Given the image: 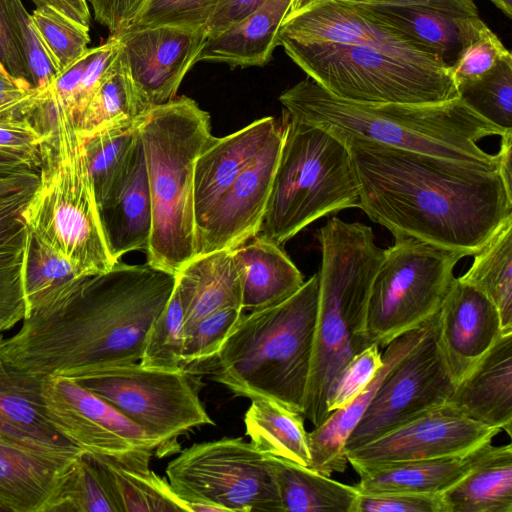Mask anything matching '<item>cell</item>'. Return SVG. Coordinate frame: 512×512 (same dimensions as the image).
Segmentation results:
<instances>
[{
	"instance_id": "obj_36",
	"label": "cell",
	"mask_w": 512,
	"mask_h": 512,
	"mask_svg": "<svg viewBox=\"0 0 512 512\" xmlns=\"http://www.w3.org/2000/svg\"><path fill=\"white\" fill-rule=\"evenodd\" d=\"M146 111L117 53L75 124L80 135L86 138L133 122Z\"/></svg>"
},
{
	"instance_id": "obj_34",
	"label": "cell",
	"mask_w": 512,
	"mask_h": 512,
	"mask_svg": "<svg viewBox=\"0 0 512 512\" xmlns=\"http://www.w3.org/2000/svg\"><path fill=\"white\" fill-rule=\"evenodd\" d=\"M47 512H123L112 474L98 455L82 452L74 460Z\"/></svg>"
},
{
	"instance_id": "obj_14",
	"label": "cell",
	"mask_w": 512,
	"mask_h": 512,
	"mask_svg": "<svg viewBox=\"0 0 512 512\" xmlns=\"http://www.w3.org/2000/svg\"><path fill=\"white\" fill-rule=\"evenodd\" d=\"M41 397L53 427L83 452L118 456L157 449L140 427L74 379L42 380Z\"/></svg>"
},
{
	"instance_id": "obj_62",
	"label": "cell",
	"mask_w": 512,
	"mask_h": 512,
	"mask_svg": "<svg viewBox=\"0 0 512 512\" xmlns=\"http://www.w3.org/2000/svg\"><path fill=\"white\" fill-rule=\"evenodd\" d=\"M292 1V0H291Z\"/></svg>"
},
{
	"instance_id": "obj_56",
	"label": "cell",
	"mask_w": 512,
	"mask_h": 512,
	"mask_svg": "<svg viewBox=\"0 0 512 512\" xmlns=\"http://www.w3.org/2000/svg\"><path fill=\"white\" fill-rule=\"evenodd\" d=\"M499 157V172L506 184L512 188L511 183V157H512V130L505 131L501 136Z\"/></svg>"
},
{
	"instance_id": "obj_13",
	"label": "cell",
	"mask_w": 512,
	"mask_h": 512,
	"mask_svg": "<svg viewBox=\"0 0 512 512\" xmlns=\"http://www.w3.org/2000/svg\"><path fill=\"white\" fill-rule=\"evenodd\" d=\"M455 382L438 340V313L421 340L386 374L345 443V453L448 401Z\"/></svg>"
},
{
	"instance_id": "obj_15",
	"label": "cell",
	"mask_w": 512,
	"mask_h": 512,
	"mask_svg": "<svg viewBox=\"0 0 512 512\" xmlns=\"http://www.w3.org/2000/svg\"><path fill=\"white\" fill-rule=\"evenodd\" d=\"M501 430L478 423L446 402L346 452L356 472L457 454L492 440Z\"/></svg>"
},
{
	"instance_id": "obj_29",
	"label": "cell",
	"mask_w": 512,
	"mask_h": 512,
	"mask_svg": "<svg viewBox=\"0 0 512 512\" xmlns=\"http://www.w3.org/2000/svg\"><path fill=\"white\" fill-rule=\"evenodd\" d=\"M177 274L190 289L184 335L200 319L216 310L229 306L242 307L241 279L232 251L197 255Z\"/></svg>"
},
{
	"instance_id": "obj_28",
	"label": "cell",
	"mask_w": 512,
	"mask_h": 512,
	"mask_svg": "<svg viewBox=\"0 0 512 512\" xmlns=\"http://www.w3.org/2000/svg\"><path fill=\"white\" fill-rule=\"evenodd\" d=\"M290 7L291 0H266L241 21L207 38L198 60L242 68L264 66L279 46V30Z\"/></svg>"
},
{
	"instance_id": "obj_21",
	"label": "cell",
	"mask_w": 512,
	"mask_h": 512,
	"mask_svg": "<svg viewBox=\"0 0 512 512\" xmlns=\"http://www.w3.org/2000/svg\"><path fill=\"white\" fill-rule=\"evenodd\" d=\"M41 383L0 355V436L37 452L76 458L83 451L64 438L45 414Z\"/></svg>"
},
{
	"instance_id": "obj_25",
	"label": "cell",
	"mask_w": 512,
	"mask_h": 512,
	"mask_svg": "<svg viewBox=\"0 0 512 512\" xmlns=\"http://www.w3.org/2000/svg\"><path fill=\"white\" fill-rule=\"evenodd\" d=\"M436 314L421 326L392 340L382 353L381 368L365 390L344 408L333 411L321 425L308 433L311 457L308 468L327 476L346 470L348 461L344 446L347 438L363 416L386 374L427 333Z\"/></svg>"
},
{
	"instance_id": "obj_6",
	"label": "cell",
	"mask_w": 512,
	"mask_h": 512,
	"mask_svg": "<svg viewBox=\"0 0 512 512\" xmlns=\"http://www.w3.org/2000/svg\"><path fill=\"white\" fill-rule=\"evenodd\" d=\"M318 274L286 300L244 314L205 366L234 395L268 398L302 414L312 357Z\"/></svg>"
},
{
	"instance_id": "obj_16",
	"label": "cell",
	"mask_w": 512,
	"mask_h": 512,
	"mask_svg": "<svg viewBox=\"0 0 512 512\" xmlns=\"http://www.w3.org/2000/svg\"><path fill=\"white\" fill-rule=\"evenodd\" d=\"M118 57L143 106L148 110L176 97L188 71L199 62L205 29L149 27L115 34Z\"/></svg>"
},
{
	"instance_id": "obj_47",
	"label": "cell",
	"mask_w": 512,
	"mask_h": 512,
	"mask_svg": "<svg viewBox=\"0 0 512 512\" xmlns=\"http://www.w3.org/2000/svg\"><path fill=\"white\" fill-rule=\"evenodd\" d=\"M510 53L499 37L488 28L478 40L465 49L457 63L450 69L456 86L487 74Z\"/></svg>"
},
{
	"instance_id": "obj_30",
	"label": "cell",
	"mask_w": 512,
	"mask_h": 512,
	"mask_svg": "<svg viewBox=\"0 0 512 512\" xmlns=\"http://www.w3.org/2000/svg\"><path fill=\"white\" fill-rule=\"evenodd\" d=\"M267 459L283 512H353L359 495L354 485L276 457Z\"/></svg>"
},
{
	"instance_id": "obj_23",
	"label": "cell",
	"mask_w": 512,
	"mask_h": 512,
	"mask_svg": "<svg viewBox=\"0 0 512 512\" xmlns=\"http://www.w3.org/2000/svg\"><path fill=\"white\" fill-rule=\"evenodd\" d=\"M76 458L37 452L0 436V511L47 512Z\"/></svg>"
},
{
	"instance_id": "obj_9",
	"label": "cell",
	"mask_w": 512,
	"mask_h": 512,
	"mask_svg": "<svg viewBox=\"0 0 512 512\" xmlns=\"http://www.w3.org/2000/svg\"><path fill=\"white\" fill-rule=\"evenodd\" d=\"M280 46L308 78L346 101L433 104L459 98L450 70L435 57L330 42Z\"/></svg>"
},
{
	"instance_id": "obj_22",
	"label": "cell",
	"mask_w": 512,
	"mask_h": 512,
	"mask_svg": "<svg viewBox=\"0 0 512 512\" xmlns=\"http://www.w3.org/2000/svg\"><path fill=\"white\" fill-rule=\"evenodd\" d=\"M278 127L275 118L264 117L230 135L214 136L208 142L197 157L194 168L196 227Z\"/></svg>"
},
{
	"instance_id": "obj_4",
	"label": "cell",
	"mask_w": 512,
	"mask_h": 512,
	"mask_svg": "<svg viewBox=\"0 0 512 512\" xmlns=\"http://www.w3.org/2000/svg\"><path fill=\"white\" fill-rule=\"evenodd\" d=\"M321 246L317 319L302 415L315 427L330 415L329 391L344 366L367 348V307L384 257L371 227L329 219L318 231Z\"/></svg>"
},
{
	"instance_id": "obj_41",
	"label": "cell",
	"mask_w": 512,
	"mask_h": 512,
	"mask_svg": "<svg viewBox=\"0 0 512 512\" xmlns=\"http://www.w3.org/2000/svg\"><path fill=\"white\" fill-rule=\"evenodd\" d=\"M31 19L59 73L88 49L89 26L73 20L56 8H36Z\"/></svg>"
},
{
	"instance_id": "obj_48",
	"label": "cell",
	"mask_w": 512,
	"mask_h": 512,
	"mask_svg": "<svg viewBox=\"0 0 512 512\" xmlns=\"http://www.w3.org/2000/svg\"><path fill=\"white\" fill-rule=\"evenodd\" d=\"M353 512H446V506L441 494L359 493Z\"/></svg>"
},
{
	"instance_id": "obj_37",
	"label": "cell",
	"mask_w": 512,
	"mask_h": 512,
	"mask_svg": "<svg viewBox=\"0 0 512 512\" xmlns=\"http://www.w3.org/2000/svg\"><path fill=\"white\" fill-rule=\"evenodd\" d=\"M84 278L67 259L43 244L28 229L24 267L28 314L53 302Z\"/></svg>"
},
{
	"instance_id": "obj_5",
	"label": "cell",
	"mask_w": 512,
	"mask_h": 512,
	"mask_svg": "<svg viewBox=\"0 0 512 512\" xmlns=\"http://www.w3.org/2000/svg\"><path fill=\"white\" fill-rule=\"evenodd\" d=\"M47 92L40 109L45 139L39 181L22 216L29 231L82 277L94 276L117 262L104 236L84 138L69 110Z\"/></svg>"
},
{
	"instance_id": "obj_50",
	"label": "cell",
	"mask_w": 512,
	"mask_h": 512,
	"mask_svg": "<svg viewBox=\"0 0 512 512\" xmlns=\"http://www.w3.org/2000/svg\"><path fill=\"white\" fill-rule=\"evenodd\" d=\"M45 133L40 131L31 120L0 123V150L19 154L39 168L40 148Z\"/></svg>"
},
{
	"instance_id": "obj_8",
	"label": "cell",
	"mask_w": 512,
	"mask_h": 512,
	"mask_svg": "<svg viewBox=\"0 0 512 512\" xmlns=\"http://www.w3.org/2000/svg\"><path fill=\"white\" fill-rule=\"evenodd\" d=\"M283 143L258 233L282 245L309 224L359 206V185L344 142L286 117Z\"/></svg>"
},
{
	"instance_id": "obj_7",
	"label": "cell",
	"mask_w": 512,
	"mask_h": 512,
	"mask_svg": "<svg viewBox=\"0 0 512 512\" xmlns=\"http://www.w3.org/2000/svg\"><path fill=\"white\" fill-rule=\"evenodd\" d=\"M152 202L149 265L177 273L196 256L194 168L214 137L208 112L186 96L148 109L139 125Z\"/></svg>"
},
{
	"instance_id": "obj_33",
	"label": "cell",
	"mask_w": 512,
	"mask_h": 512,
	"mask_svg": "<svg viewBox=\"0 0 512 512\" xmlns=\"http://www.w3.org/2000/svg\"><path fill=\"white\" fill-rule=\"evenodd\" d=\"M153 451L140 449L118 456L98 455L110 470L123 512L190 511L169 481L150 469Z\"/></svg>"
},
{
	"instance_id": "obj_20",
	"label": "cell",
	"mask_w": 512,
	"mask_h": 512,
	"mask_svg": "<svg viewBox=\"0 0 512 512\" xmlns=\"http://www.w3.org/2000/svg\"><path fill=\"white\" fill-rule=\"evenodd\" d=\"M109 252L115 262L124 254L149 247L152 202L140 135L105 199L98 205Z\"/></svg>"
},
{
	"instance_id": "obj_55",
	"label": "cell",
	"mask_w": 512,
	"mask_h": 512,
	"mask_svg": "<svg viewBox=\"0 0 512 512\" xmlns=\"http://www.w3.org/2000/svg\"><path fill=\"white\" fill-rule=\"evenodd\" d=\"M36 8L51 6L73 20L89 26L91 16L86 0H32Z\"/></svg>"
},
{
	"instance_id": "obj_53",
	"label": "cell",
	"mask_w": 512,
	"mask_h": 512,
	"mask_svg": "<svg viewBox=\"0 0 512 512\" xmlns=\"http://www.w3.org/2000/svg\"><path fill=\"white\" fill-rule=\"evenodd\" d=\"M95 20L106 27L110 35L123 31L144 0H90Z\"/></svg>"
},
{
	"instance_id": "obj_39",
	"label": "cell",
	"mask_w": 512,
	"mask_h": 512,
	"mask_svg": "<svg viewBox=\"0 0 512 512\" xmlns=\"http://www.w3.org/2000/svg\"><path fill=\"white\" fill-rule=\"evenodd\" d=\"M187 300L175 282L173 292L147 333L139 363L148 368L180 370L183 367L184 318Z\"/></svg>"
},
{
	"instance_id": "obj_61",
	"label": "cell",
	"mask_w": 512,
	"mask_h": 512,
	"mask_svg": "<svg viewBox=\"0 0 512 512\" xmlns=\"http://www.w3.org/2000/svg\"><path fill=\"white\" fill-rule=\"evenodd\" d=\"M0 69L6 71L5 68L3 67V65L1 64V62H0Z\"/></svg>"
},
{
	"instance_id": "obj_38",
	"label": "cell",
	"mask_w": 512,
	"mask_h": 512,
	"mask_svg": "<svg viewBox=\"0 0 512 512\" xmlns=\"http://www.w3.org/2000/svg\"><path fill=\"white\" fill-rule=\"evenodd\" d=\"M143 115L133 122L110 127L84 138L87 164L98 205L105 199L121 172L139 136Z\"/></svg>"
},
{
	"instance_id": "obj_46",
	"label": "cell",
	"mask_w": 512,
	"mask_h": 512,
	"mask_svg": "<svg viewBox=\"0 0 512 512\" xmlns=\"http://www.w3.org/2000/svg\"><path fill=\"white\" fill-rule=\"evenodd\" d=\"M382 364V353L376 344H371L356 354L340 371L329 391L327 397L329 413L344 408L362 393Z\"/></svg>"
},
{
	"instance_id": "obj_32",
	"label": "cell",
	"mask_w": 512,
	"mask_h": 512,
	"mask_svg": "<svg viewBox=\"0 0 512 512\" xmlns=\"http://www.w3.org/2000/svg\"><path fill=\"white\" fill-rule=\"evenodd\" d=\"M244 422L250 442L264 455L309 467V438L300 412L272 399L256 398Z\"/></svg>"
},
{
	"instance_id": "obj_57",
	"label": "cell",
	"mask_w": 512,
	"mask_h": 512,
	"mask_svg": "<svg viewBox=\"0 0 512 512\" xmlns=\"http://www.w3.org/2000/svg\"><path fill=\"white\" fill-rule=\"evenodd\" d=\"M325 1H339V2H345V3H351V4H357V5H410V4H420L424 3L427 0H292L291 1V7L290 12L297 10L301 7L315 4L319 2H325ZM289 12V13H290Z\"/></svg>"
},
{
	"instance_id": "obj_1",
	"label": "cell",
	"mask_w": 512,
	"mask_h": 512,
	"mask_svg": "<svg viewBox=\"0 0 512 512\" xmlns=\"http://www.w3.org/2000/svg\"><path fill=\"white\" fill-rule=\"evenodd\" d=\"M335 136L351 156L359 185L358 208L394 238L410 237L472 256L512 218V188L499 165Z\"/></svg>"
},
{
	"instance_id": "obj_26",
	"label": "cell",
	"mask_w": 512,
	"mask_h": 512,
	"mask_svg": "<svg viewBox=\"0 0 512 512\" xmlns=\"http://www.w3.org/2000/svg\"><path fill=\"white\" fill-rule=\"evenodd\" d=\"M494 448L492 440H489L457 454L361 470L357 472L360 480L354 486L361 494H442L485 459Z\"/></svg>"
},
{
	"instance_id": "obj_10",
	"label": "cell",
	"mask_w": 512,
	"mask_h": 512,
	"mask_svg": "<svg viewBox=\"0 0 512 512\" xmlns=\"http://www.w3.org/2000/svg\"><path fill=\"white\" fill-rule=\"evenodd\" d=\"M463 257L414 238H395L394 245L384 250L371 286L366 318L369 342L386 347L432 318Z\"/></svg>"
},
{
	"instance_id": "obj_54",
	"label": "cell",
	"mask_w": 512,
	"mask_h": 512,
	"mask_svg": "<svg viewBox=\"0 0 512 512\" xmlns=\"http://www.w3.org/2000/svg\"><path fill=\"white\" fill-rule=\"evenodd\" d=\"M265 2L266 0H217L214 12L205 28L207 38L219 35Z\"/></svg>"
},
{
	"instance_id": "obj_51",
	"label": "cell",
	"mask_w": 512,
	"mask_h": 512,
	"mask_svg": "<svg viewBox=\"0 0 512 512\" xmlns=\"http://www.w3.org/2000/svg\"><path fill=\"white\" fill-rule=\"evenodd\" d=\"M0 62L13 78L31 84L29 71L8 15L6 0H0Z\"/></svg>"
},
{
	"instance_id": "obj_60",
	"label": "cell",
	"mask_w": 512,
	"mask_h": 512,
	"mask_svg": "<svg viewBox=\"0 0 512 512\" xmlns=\"http://www.w3.org/2000/svg\"><path fill=\"white\" fill-rule=\"evenodd\" d=\"M2 334H3V333H2V332H0V343H1V342H2V340L4 339V337H3V335H2Z\"/></svg>"
},
{
	"instance_id": "obj_31",
	"label": "cell",
	"mask_w": 512,
	"mask_h": 512,
	"mask_svg": "<svg viewBox=\"0 0 512 512\" xmlns=\"http://www.w3.org/2000/svg\"><path fill=\"white\" fill-rule=\"evenodd\" d=\"M446 512H512V445L494 450L442 494Z\"/></svg>"
},
{
	"instance_id": "obj_35",
	"label": "cell",
	"mask_w": 512,
	"mask_h": 512,
	"mask_svg": "<svg viewBox=\"0 0 512 512\" xmlns=\"http://www.w3.org/2000/svg\"><path fill=\"white\" fill-rule=\"evenodd\" d=\"M459 278L482 291L498 309L503 333L512 332V218L473 255Z\"/></svg>"
},
{
	"instance_id": "obj_58",
	"label": "cell",
	"mask_w": 512,
	"mask_h": 512,
	"mask_svg": "<svg viewBox=\"0 0 512 512\" xmlns=\"http://www.w3.org/2000/svg\"><path fill=\"white\" fill-rule=\"evenodd\" d=\"M508 18L512 17V0H489Z\"/></svg>"
},
{
	"instance_id": "obj_12",
	"label": "cell",
	"mask_w": 512,
	"mask_h": 512,
	"mask_svg": "<svg viewBox=\"0 0 512 512\" xmlns=\"http://www.w3.org/2000/svg\"><path fill=\"white\" fill-rule=\"evenodd\" d=\"M166 475L188 503L220 512H283L267 456L242 438L195 443L169 462Z\"/></svg>"
},
{
	"instance_id": "obj_24",
	"label": "cell",
	"mask_w": 512,
	"mask_h": 512,
	"mask_svg": "<svg viewBox=\"0 0 512 512\" xmlns=\"http://www.w3.org/2000/svg\"><path fill=\"white\" fill-rule=\"evenodd\" d=\"M470 419L512 432V332L502 334L448 401Z\"/></svg>"
},
{
	"instance_id": "obj_59",
	"label": "cell",
	"mask_w": 512,
	"mask_h": 512,
	"mask_svg": "<svg viewBox=\"0 0 512 512\" xmlns=\"http://www.w3.org/2000/svg\"><path fill=\"white\" fill-rule=\"evenodd\" d=\"M21 173V172H20ZM12 174H15V173H12ZM12 174H4V173H0V179L6 177V176H9V175H12Z\"/></svg>"
},
{
	"instance_id": "obj_40",
	"label": "cell",
	"mask_w": 512,
	"mask_h": 512,
	"mask_svg": "<svg viewBox=\"0 0 512 512\" xmlns=\"http://www.w3.org/2000/svg\"><path fill=\"white\" fill-rule=\"evenodd\" d=\"M459 98L495 126L512 130V54L482 77L457 86Z\"/></svg>"
},
{
	"instance_id": "obj_43",
	"label": "cell",
	"mask_w": 512,
	"mask_h": 512,
	"mask_svg": "<svg viewBox=\"0 0 512 512\" xmlns=\"http://www.w3.org/2000/svg\"><path fill=\"white\" fill-rule=\"evenodd\" d=\"M27 237L0 245V332L12 329L28 316L24 291Z\"/></svg>"
},
{
	"instance_id": "obj_17",
	"label": "cell",
	"mask_w": 512,
	"mask_h": 512,
	"mask_svg": "<svg viewBox=\"0 0 512 512\" xmlns=\"http://www.w3.org/2000/svg\"><path fill=\"white\" fill-rule=\"evenodd\" d=\"M282 143L279 126L196 227V256L233 251L258 235Z\"/></svg>"
},
{
	"instance_id": "obj_42",
	"label": "cell",
	"mask_w": 512,
	"mask_h": 512,
	"mask_svg": "<svg viewBox=\"0 0 512 512\" xmlns=\"http://www.w3.org/2000/svg\"><path fill=\"white\" fill-rule=\"evenodd\" d=\"M244 314L242 307L229 306L200 319L185 333L182 353L184 369L196 373L197 367L204 368L217 355Z\"/></svg>"
},
{
	"instance_id": "obj_2",
	"label": "cell",
	"mask_w": 512,
	"mask_h": 512,
	"mask_svg": "<svg viewBox=\"0 0 512 512\" xmlns=\"http://www.w3.org/2000/svg\"><path fill=\"white\" fill-rule=\"evenodd\" d=\"M176 273L117 262L31 311L0 343V355L40 380H74L140 361L147 333L165 308Z\"/></svg>"
},
{
	"instance_id": "obj_49",
	"label": "cell",
	"mask_w": 512,
	"mask_h": 512,
	"mask_svg": "<svg viewBox=\"0 0 512 512\" xmlns=\"http://www.w3.org/2000/svg\"><path fill=\"white\" fill-rule=\"evenodd\" d=\"M43 90L34 88L29 82L13 78L0 69V123H15L31 120Z\"/></svg>"
},
{
	"instance_id": "obj_11",
	"label": "cell",
	"mask_w": 512,
	"mask_h": 512,
	"mask_svg": "<svg viewBox=\"0 0 512 512\" xmlns=\"http://www.w3.org/2000/svg\"><path fill=\"white\" fill-rule=\"evenodd\" d=\"M76 381L140 427L159 455L179 450L177 438L192 428L214 424L200 399L201 377L187 369L161 370L135 362Z\"/></svg>"
},
{
	"instance_id": "obj_19",
	"label": "cell",
	"mask_w": 512,
	"mask_h": 512,
	"mask_svg": "<svg viewBox=\"0 0 512 512\" xmlns=\"http://www.w3.org/2000/svg\"><path fill=\"white\" fill-rule=\"evenodd\" d=\"M502 334L494 303L473 285L454 277L438 311V340L455 384Z\"/></svg>"
},
{
	"instance_id": "obj_27",
	"label": "cell",
	"mask_w": 512,
	"mask_h": 512,
	"mask_svg": "<svg viewBox=\"0 0 512 512\" xmlns=\"http://www.w3.org/2000/svg\"><path fill=\"white\" fill-rule=\"evenodd\" d=\"M232 252L241 279L244 311L278 304L305 282L280 245L261 236H255Z\"/></svg>"
},
{
	"instance_id": "obj_52",
	"label": "cell",
	"mask_w": 512,
	"mask_h": 512,
	"mask_svg": "<svg viewBox=\"0 0 512 512\" xmlns=\"http://www.w3.org/2000/svg\"><path fill=\"white\" fill-rule=\"evenodd\" d=\"M36 187L25 189L0 202V245L26 238L28 228L22 214Z\"/></svg>"
},
{
	"instance_id": "obj_18",
	"label": "cell",
	"mask_w": 512,
	"mask_h": 512,
	"mask_svg": "<svg viewBox=\"0 0 512 512\" xmlns=\"http://www.w3.org/2000/svg\"><path fill=\"white\" fill-rule=\"evenodd\" d=\"M377 18L436 56L449 70L489 28L473 0H427L410 5H363Z\"/></svg>"
},
{
	"instance_id": "obj_44",
	"label": "cell",
	"mask_w": 512,
	"mask_h": 512,
	"mask_svg": "<svg viewBox=\"0 0 512 512\" xmlns=\"http://www.w3.org/2000/svg\"><path fill=\"white\" fill-rule=\"evenodd\" d=\"M216 4L217 0H144L121 32L157 26L205 29Z\"/></svg>"
},
{
	"instance_id": "obj_3",
	"label": "cell",
	"mask_w": 512,
	"mask_h": 512,
	"mask_svg": "<svg viewBox=\"0 0 512 512\" xmlns=\"http://www.w3.org/2000/svg\"><path fill=\"white\" fill-rule=\"evenodd\" d=\"M279 100L297 121L334 135H352L388 146L453 160L499 165L478 142L505 130L473 111L460 98L443 103H358L330 94L310 78L285 90ZM508 131V130H507Z\"/></svg>"
},
{
	"instance_id": "obj_45",
	"label": "cell",
	"mask_w": 512,
	"mask_h": 512,
	"mask_svg": "<svg viewBox=\"0 0 512 512\" xmlns=\"http://www.w3.org/2000/svg\"><path fill=\"white\" fill-rule=\"evenodd\" d=\"M7 11L13 24L18 45L26 62L31 84L38 90L46 89L59 74L44 47L21 0H6Z\"/></svg>"
}]
</instances>
